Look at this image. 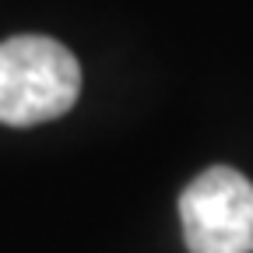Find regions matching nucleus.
<instances>
[{
  "instance_id": "1",
  "label": "nucleus",
  "mask_w": 253,
  "mask_h": 253,
  "mask_svg": "<svg viewBox=\"0 0 253 253\" xmlns=\"http://www.w3.org/2000/svg\"><path fill=\"white\" fill-rule=\"evenodd\" d=\"M81 95L74 53L49 36L0 42V123L36 126L63 116Z\"/></svg>"
},
{
  "instance_id": "2",
  "label": "nucleus",
  "mask_w": 253,
  "mask_h": 253,
  "mask_svg": "<svg viewBox=\"0 0 253 253\" xmlns=\"http://www.w3.org/2000/svg\"><path fill=\"white\" fill-rule=\"evenodd\" d=\"M190 253H253V183L232 166H211L179 194Z\"/></svg>"
}]
</instances>
